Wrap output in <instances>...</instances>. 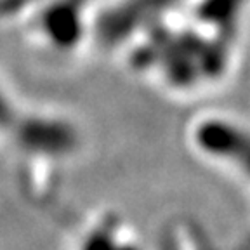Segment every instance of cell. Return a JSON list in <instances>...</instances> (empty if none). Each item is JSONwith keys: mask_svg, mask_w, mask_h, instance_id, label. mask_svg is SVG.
I'll use <instances>...</instances> for the list:
<instances>
[{"mask_svg": "<svg viewBox=\"0 0 250 250\" xmlns=\"http://www.w3.org/2000/svg\"><path fill=\"white\" fill-rule=\"evenodd\" d=\"M176 2L179 0H132L117 16V24H115L113 31H118V33L130 31L136 24L145 23L146 20L172 7Z\"/></svg>", "mask_w": 250, "mask_h": 250, "instance_id": "7a4b0ae2", "label": "cell"}, {"mask_svg": "<svg viewBox=\"0 0 250 250\" xmlns=\"http://www.w3.org/2000/svg\"><path fill=\"white\" fill-rule=\"evenodd\" d=\"M200 151L250 179V132L226 120H205L193 134Z\"/></svg>", "mask_w": 250, "mask_h": 250, "instance_id": "6da1fadb", "label": "cell"}]
</instances>
